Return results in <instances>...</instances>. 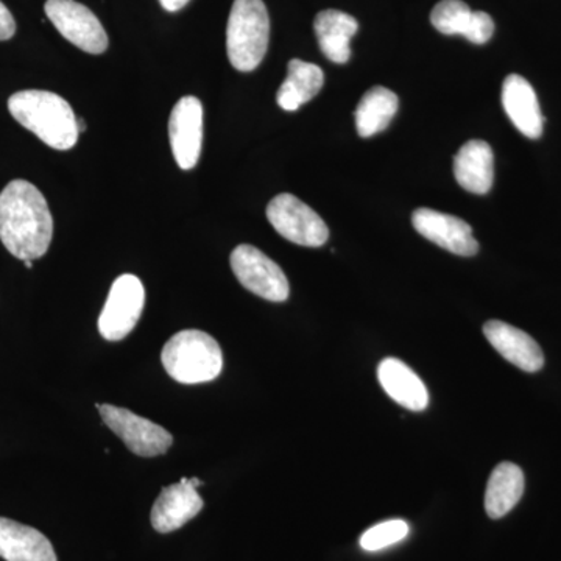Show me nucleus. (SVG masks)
I'll return each mask as SVG.
<instances>
[{"instance_id":"27","label":"nucleus","mask_w":561,"mask_h":561,"mask_svg":"<svg viewBox=\"0 0 561 561\" xmlns=\"http://www.w3.org/2000/svg\"><path fill=\"white\" fill-rule=\"evenodd\" d=\"M24 264H25V267H27V268L33 267L32 261H24Z\"/></svg>"},{"instance_id":"6","label":"nucleus","mask_w":561,"mask_h":561,"mask_svg":"<svg viewBox=\"0 0 561 561\" xmlns=\"http://www.w3.org/2000/svg\"><path fill=\"white\" fill-rule=\"evenodd\" d=\"M230 261L236 278L251 294L275 302L289 298L290 287L286 273L256 247L239 245L232 251Z\"/></svg>"},{"instance_id":"20","label":"nucleus","mask_w":561,"mask_h":561,"mask_svg":"<svg viewBox=\"0 0 561 561\" xmlns=\"http://www.w3.org/2000/svg\"><path fill=\"white\" fill-rule=\"evenodd\" d=\"M524 472L518 465L502 461L491 472L485 491V512L491 519L504 518L516 507L524 494Z\"/></svg>"},{"instance_id":"2","label":"nucleus","mask_w":561,"mask_h":561,"mask_svg":"<svg viewBox=\"0 0 561 561\" xmlns=\"http://www.w3.org/2000/svg\"><path fill=\"white\" fill-rule=\"evenodd\" d=\"M9 110L22 127L38 136L51 149L69 150L79 140V119L72 106L54 92H16L9 99Z\"/></svg>"},{"instance_id":"18","label":"nucleus","mask_w":561,"mask_h":561,"mask_svg":"<svg viewBox=\"0 0 561 561\" xmlns=\"http://www.w3.org/2000/svg\"><path fill=\"white\" fill-rule=\"evenodd\" d=\"M454 175L465 191L489 194L494 180V154L485 140H470L454 158Z\"/></svg>"},{"instance_id":"1","label":"nucleus","mask_w":561,"mask_h":561,"mask_svg":"<svg viewBox=\"0 0 561 561\" xmlns=\"http://www.w3.org/2000/svg\"><path fill=\"white\" fill-rule=\"evenodd\" d=\"M54 219L38 187L14 180L0 192V241L21 261L39 260L49 250Z\"/></svg>"},{"instance_id":"19","label":"nucleus","mask_w":561,"mask_h":561,"mask_svg":"<svg viewBox=\"0 0 561 561\" xmlns=\"http://www.w3.org/2000/svg\"><path fill=\"white\" fill-rule=\"evenodd\" d=\"M319 46L324 57L337 65H345L351 58V39L359 31V24L339 10H324L313 21Z\"/></svg>"},{"instance_id":"8","label":"nucleus","mask_w":561,"mask_h":561,"mask_svg":"<svg viewBox=\"0 0 561 561\" xmlns=\"http://www.w3.org/2000/svg\"><path fill=\"white\" fill-rule=\"evenodd\" d=\"M47 18L61 36L83 51L101 55L108 49V35L88 7L76 0H47Z\"/></svg>"},{"instance_id":"10","label":"nucleus","mask_w":561,"mask_h":561,"mask_svg":"<svg viewBox=\"0 0 561 561\" xmlns=\"http://www.w3.org/2000/svg\"><path fill=\"white\" fill-rule=\"evenodd\" d=\"M169 138L176 164L183 171L194 169L201 160L203 142V106L194 95L180 99L173 106Z\"/></svg>"},{"instance_id":"3","label":"nucleus","mask_w":561,"mask_h":561,"mask_svg":"<svg viewBox=\"0 0 561 561\" xmlns=\"http://www.w3.org/2000/svg\"><path fill=\"white\" fill-rule=\"evenodd\" d=\"M161 362L173 381L194 386L219 378L224 354L219 342L206 332L186 330L169 339Z\"/></svg>"},{"instance_id":"9","label":"nucleus","mask_w":561,"mask_h":561,"mask_svg":"<svg viewBox=\"0 0 561 561\" xmlns=\"http://www.w3.org/2000/svg\"><path fill=\"white\" fill-rule=\"evenodd\" d=\"M102 420L133 454L140 457H157L169 451L173 443L171 432L160 424L151 423L128 411L111 404H98Z\"/></svg>"},{"instance_id":"24","label":"nucleus","mask_w":561,"mask_h":561,"mask_svg":"<svg viewBox=\"0 0 561 561\" xmlns=\"http://www.w3.org/2000/svg\"><path fill=\"white\" fill-rule=\"evenodd\" d=\"M16 33V22L10 10L0 2V41H9Z\"/></svg>"},{"instance_id":"11","label":"nucleus","mask_w":561,"mask_h":561,"mask_svg":"<svg viewBox=\"0 0 561 561\" xmlns=\"http://www.w3.org/2000/svg\"><path fill=\"white\" fill-rule=\"evenodd\" d=\"M203 485L198 478H183L179 483L165 486L151 508V526L160 534H171L194 519L203 508V500L197 486Z\"/></svg>"},{"instance_id":"22","label":"nucleus","mask_w":561,"mask_h":561,"mask_svg":"<svg viewBox=\"0 0 561 561\" xmlns=\"http://www.w3.org/2000/svg\"><path fill=\"white\" fill-rule=\"evenodd\" d=\"M400 106V99L383 87L365 92L356 110V127L362 138H371L389 127Z\"/></svg>"},{"instance_id":"13","label":"nucleus","mask_w":561,"mask_h":561,"mask_svg":"<svg viewBox=\"0 0 561 561\" xmlns=\"http://www.w3.org/2000/svg\"><path fill=\"white\" fill-rule=\"evenodd\" d=\"M431 22L443 35L465 36L470 43H489L494 33L493 18L485 11H471L461 0H442L431 13Z\"/></svg>"},{"instance_id":"25","label":"nucleus","mask_w":561,"mask_h":561,"mask_svg":"<svg viewBox=\"0 0 561 561\" xmlns=\"http://www.w3.org/2000/svg\"><path fill=\"white\" fill-rule=\"evenodd\" d=\"M190 2L191 0H160L162 9L171 11V13H175V11L184 9V7Z\"/></svg>"},{"instance_id":"7","label":"nucleus","mask_w":561,"mask_h":561,"mask_svg":"<svg viewBox=\"0 0 561 561\" xmlns=\"http://www.w3.org/2000/svg\"><path fill=\"white\" fill-rule=\"evenodd\" d=\"M146 305V290L138 276L122 275L114 280L106 298L101 317L99 331L110 342H119L127 337L142 316Z\"/></svg>"},{"instance_id":"17","label":"nucleus","mask_w":561,"mask_h":561,"mask_svg":"<svg viewBox=\"0 0 561 561\" xmlns=\"http://www.w3.org/2000/svg\"><path fill=\"white\" fill-rule=\"evenodd\" d=\"M378 379L383 391L402 408L421 412L430 405V393L419 375L400 359L389 357L378 367Z\"/></svg>"},{"instance_id":"26","label":"nucleus","mask_w":561,"mask_h":561,"mask_svg":"<svg viewBox=\"0 0 561 561\" xmlns=\"http://www.w3.org/2000/svg\"><path fill=\"white\" fill-rule=\"evenodd\" d=\"M79 130L80 133L87 130V125H84L83 119H79Z\"/></svg>"},{"instance_id":"12","label":"nucleus","mask_w":561,"mask_h":561,"mask_svg":"<svg viewBox=\"0 0 561 561\" xmlns=\"http://www.w3.org/2000/svg\"><path fill=\"white\" fill-rule=\"evenodd\" d=\"M412 224L424 239L443 250L465 257L478 254L479 243L472 234V228L459 217L443 214L440 210L419 208L413 210Z\"/></svg>"},{"instance_id":"16","label":"nucleus","mask_w":561,"mask_h":561,"mask_svg":"<svg viewBox=\"0 0 561 561\" xmlns=\"http://www.w3.org/2000/svg\"><path fill=\"white\" fill-rule=\"evenodd\" d=\"M0 557L5 561H57L47 537L9 518H0Z\"/></svg>"},{"instance_id":"5","label":"nucleus","mask_w":561,"mask_h":561,"mask_svg":"<svg viewBox=\"0 0 561 561\" xmlns=\"http://www.w3.org/2000/svg\"><path fill=\"white\" fill-rule=\"evenodd\" d=\"M267 219L287 241L301 247L324 245L330 230L319 214L291 194L276 195L267 206Z\"/></svg>"},{"instance_id":"21","label":"nucleus","mask_w":561,"mask_h":561,"mask_svg":"<svg viewBox=\"0 0 561 561\" xmlns=\"http://www.w3.org/2000/svg\"><path fill=\"white\" fill-rule=\"evenodd\" d=\"M324 84V73L320 66L291 60L287 66V79L280 84L276 102L284 111H297L311 102Z\"/></svg>"},{"instance_id":"14","label":"nucleus","mask_w":561,"mask_h":561,"mask_svg":"<svg viewBox=\"0 0 561 561\" xmlns=\"http://www.w3.org/2000/svg\"><path fill=\"white\" fill-rule=\"evenodd\" d=\"M483 334L505 360L526 373L540 371L545 365V354L527 332L504 323L490 320L483 324Z\"/></svg>"},{"instance_id":"4","label":"nucleus","mask_w":561,"mask_h":561,"mask_svg":"<svg viewBox=\"0 0 561 561\" xmlns=\"http://www.w3.org/2000/svg\"><path fill=\"white\" fill-rule=\"evenodd\" d=\"M271 39V18L262 0H234L228 20L227 51L232 68L251 72L261 65Z\"/></svg>"},{"instance_id":"15","label":"nucleus","mask_w":561,"mask_h":561,"mask_svg":"<svg viewBox=\"0 0 561 561\" xmlns=\"http://www.w3.org/2000/svg\"><path fill=\"white\" fill-rule=\"evenodd\" d=\"M502 106L512 124L530 139L542 135V114L537 94L529 81L512 73L502 84Z\"/></svg>"},{"instance_id":"23","label":"nucleus","mask_w":561,"mask_h":561,"mask_svg":"<svg viewBox=\"0 0 561 561\" xmlns=\"http://www.w3.org/2000/svg\"><path fill=\"white\" fill-rule=\"evenodd\" d=\"M408 535V523L402 519H390V522L376 524L365 531L360 537V546L367 552L381 551L404 540Z\"/></svg>"}]
</instances>
